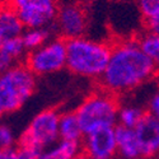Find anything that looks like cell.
<instances>
[{
	"mask_svg": "<svg viewBox=\"0 0 159 159\" xmlns=\"http://www.w3.org/2000/svg\"><path fill=\"white\" fill-rule=\"evenodd\" d=\"M120 110L118 97L99 87L84 98L75 110L82 125L84 135L88 132L107 126L117 125V116Z\"/></svg>",
	"mask_w": 159,
	"mask_h": 159,
	"instance_id": "3957f363",
	"label": "cell"
},
{
	"mask_svg": "<svg viewBox=\"0 0 159 159\" xmlns=\"http://www.w3.org/2000/svg\"><path fill=\"white\" fill-rule=\"evenodd\" d=\"M116 141L117 152L125 159H139L141 158L140 144L135 129H129L121 125H116Z\"/></svg>",
	"mask_w": 159,
	"mask_h": 159,
	"instance_id": "7c38bea8",
	"label": "cell"
},
{
	"mask_svg": "<svg viewBox=\"0 0 159 159\" xmlns=\"http://www.w3.org/2000/svg\"><path fill=\"white\" fill-rule=\"evenodd\" d=\"M0 159H18L17 149H0Z\"/></svg>",
	"mask_w": 159,
	"mask_h": 159,
	"instance_id": "cb8c5ba5",
	"label": "cell"
},
{
	"mask_svg": "<svg viewBox=\"0 0 159 159\" xmlns=\"http://www.w3.org/2000/svg\"><path fill=\"white\" fill-rule=\"evenodd\" d=\"M18 159H39V153L32 149L19 148L18 149Z\"/></svg>",
	"mask_w": 159,
	"mask_h": 159,
	"instance_id": "603a6c76",
	"label": "cell"
},
{
	"mask_svg": "<svg viewBox=\"0 0 159 159\" xmlns=\"http://www.w3.org/2000/svg\"><path fill=\"white\" fill-rule=\"evenodd\" d=\"M17 64H20V62H18L11 55H9L7 51L0 48V74L9 70L10 68H13V66Z\"/></svg>",
	"mask_w": 159,
	"mask_h": 159,
	"instance_id": "ffe728a7",
	"label": "cell"
},
{
	"mask_svg": "<svg viewBox=\"0 0 159 159\" xmlns=\"http://www.w3.org/2000/svg\"><path fill=\"white\" fill-rule=\"evenodd\" d=\"M147 108H143L139 104L127 103V104H120L117 116V125H121L129 129H135L139 122L147 115Z\"/></svg>",
	"mask_w": 159,
	"mask_h": 159,
	"instance_id": "9a60e30c",
	"label": "cell"
},
{
	"mask_svg": "<svg viewBox=\"0 0 159 159\" xmlns=\"http://www.w3.org/2000/svg\"><path fill=\"white\" fill-rule=\"evenodd\" d=\"M144 20H145V27H147L148 31L159 33V10L155 13L154 16L144 19Z\"/></svg>",
	"mask_w": 159,
	"mask_h": 159,
	"instance_id": "7402d4cb",
	"label": "cell"
},
{
	"mask_svg": "<svg viewBox=\"0 0 159 159\" xmlns=\"http://www.w3.org/2000/svg\"><path fill=\"white\" fill-rule=\"evenodd\" d=\"M16 136L7 125H0V149H14Z\"/></svg>",
	"mask_w": 159,
	"mask_h": 159,
	"instance_id": "d6986e66",
	"label": "cell"
},
{
	"mask_svg": "<svg viewBox=\"0 0 159 159\" xmlns=\"http://www.w3.org/2000/svg\"><path fill=\"white\" fill-rule=\"evenodd\" d=\"M2 43H3V39L0 38V47H2Z\"/></svg>",
	"mask_w": 159,
	"mask_h": 159,
	"instance_id": "4316f807",
	"label": "cell"
},
{
	"mask_svg": "<svg viewBox=\"0 0 159 159\" xmlns=\"http://www.w3.org/2000/svg\"><path fill=\"white\" fill-rule=\"evenodd\" d=\"M112 45L85 36L66 39V69L71 74L99 80L107 69Z\"/></svg>",
	"mask_w": 159,
	"mask_h": 159,
	"instance_id": "7a4b0ae2",
	"label": "cell"
},
{
	"mask_svg": "<svg viewBox=\"0 0 159 159\" xmlns=\"http://www.w3.org/2000/svg\"><path fill=\"white\" fill-rule=\"evenodd\" d=\"M143 159L159 155V120L147 113L135 127Z\"/></svg>",
	"mask_w": 159,
	"mask_h": 159,
	"instance_id": "30bf717a",
	"label": "cell"
},
{
	"mask_svg": "<svg viewBox=\"0 0 159 159\" xmlns=\"http://www.w3.org/2000/svg\"><path fill=\"white\" fill-rule=\"evenodd\" d=\"M37 75L24 62L0 74V106L4 113L18 111L34 93Z\"/></svg>",
	"mask_w": 159,
	"mask_h": 159,
	"instance_id": "277c9868",
	"label": "cell"
},
{
	"mask_svg": "<svg viewBox=\"0 0 159 159\" xmlns=\"http://www.w3.org/2000/svg\"><path fill=\"white\" fill-rule=\"evenodd\" d=\"M60 115L55 108H47L38 112L22 132L19 148L32 149L38 153L43 152L60 140L59 121Z\"/></svg>",
	"mask_w": 159,
	"mask_h": 159,
	"instance_id": "5b68a950",
	"label": "cell"
},
{
	"mask_svg": "<svg viewBox=\"0 0 159 159\" xmlns=\"http://www.w3.org/2000/svg\"><path fill=\"white\" fill-rule=\"evenodd\" d=\"M52 28H25L20 38L27 51L36 50L45 45L51 38Z\"/></svg>",
	"mask_w": 159,
	"mask_h": 159,
	"instance_id": "e0dca14e",
	"label": "cell"
},
{
	"mask_svg": "<svg viewBox=\"0 0 159 159\" xmlns=\"http://www.w3.org/2000/svg\"><path fill=\"white\" fill-rule=\"evenodd\" d=\"M147 112L159 120V89L155 90L147 104Z\"/></svg>",
	"mask_w": 159,
	"mask_h": 159,
	"instance_id": "44dd1931",
	"label": "cell"
},
{
	"mask_svg": "<svg viewBox=\"0 0 159 159\" xmlns=\"http://www.w3.org/2000/svg\"><path fill=\"white\" fill-rule=\"evenodd\" d=\"M88 27L85 8L79 3H65L59 5L54 28L65 39L82 37Z\"/></svg>",
	"mask_w": 159,
	"mask_h": 159,
	"instance_id": "ba28073f",
	"label": "cell"
},
{
	"mask_svg": "<svg viewBox=\"0 0 159 159\" xmlns=\"http://www.w3.org/2000/svg\"><path fill=\"white\" fill-rule=\"evenodd\" d=\"M115 127H101L85 134L82 141L83 153L89 159H113L118 154Z\"/></svg>",
	"mask_w": 159,
	"mask_h": 159,
	"instance_id": "9c48e42d",
	"label": "cell"
},
{
	"mask_svg": "<svg viewBox=\"0 0 159 159\" xmlns=\"http://www.w3.org/2000/svg\"><path fill=\"white\" fill-rule=\"evenodd\" d=\"M73 159H89V158H88V157H87V155H85V154L82 152L80 154H78V155H76V157H74Z\"/></svg>",
	"mask_w": 159,
	"mask_h": 159,
	"instance_id": "d4e9b609",
	"label": "cell"
},
{
	"mask_svg": "<svg viewBox=\"0 0 159 159\" xmlns=\"http://www.w3.org/2000/svg\"><path fill=\"white\" fill-rule=\"evenodd\" d=\"M4 115V112H3V108H2V106H0V117H2Z\"/></svg>",
	"mask_w": 159,
	"mask_h": 159,
	"instance_id": "484cf974",
	"label": "cell"
},
{
	"mask_svg": "<svg viewBox=\"0 0 159 159\" xmlns=\"http://www.w3.org/2000/svg\"><path fill=\"white\" fill-rule=\"evenodd\" d=\"M136 39L143 52L159 71V33L145 30Z\"/></svg>",
	"mask_w": 159,
	"mask_h": 159,
	"instance_id": "2e32d148",
	"label": "cell"
},
{
	"mask_svg": "<svg viewBox=\"0 0 159 159\" xmlns=\"http://www.w3.org/2000/svg\"><path fill=\"white\" fill-rule=\"evenodd\" d=\"M82 152V143L59 140L39 153V159H73Z\"/></svg>",
	"mask_w": 159,
	"mask_h": 159,
	"instance_id": "5bb4252c",
	"label": "cell"
},
{
	"mask_svg": "<svg viewBox=\"0 0 159 159\" xmlns=\"http://www.w3.org/2000/svg\"><path fill=\"white\" fill-rule=\"evenodd\" d=\"M136 7L143 18L147 19L159 10V0H136Z\"/></svg>",
	"mask_w": 159,
	"mask_h": 159,
	"instance_id": "ac0fdd59",
	"label": "cell"
},
{
	"mask_svg": "<svg viewBox=\"0 0 159 159\" xmlns=\"http://www.w3.org/2000/svg\"><path fill=\"white\" fill-rule=\"evenodd\" d=\"M25 28H54L57 0H9Z\"/></svg>",
	"mask_w": 159,
	"mask_h": 159,
	"instance_id": "52a82bcc",
	"label": "cell"
},
{
	"mask_svg": "<svg viewBox=\"0 0 159 159\" xmlns=\"http://www.w3.org/2000/svg\"><path fill=\"white\" fill-rule=\"evenodd\" d=\"M59 135L60 140L82 143L84 138V131L79 122V118L74 112H64L60 115L59 121Z\"/></svg>",
	"mask_w": 159,
	"mask_h": 159,
	"instance_id": "4fadbf2b",
	"label": "cell"
},
{
	"mask_svg": "<svg viewBox=\"0 0 159 159\" xmlns=\"http://www.w3.org/2000/svg\"><path fill=\"white\" fill-rule=\"evenodd\" d=\"M24 64L37 76L61 71L66 68V39L51 37L41 47L28 51Z\"/></svg>",
	"mask_w": 159,
	"mask_h": 159,
	"instance_id": "8992f818",
	"label": "cell"
},
{
	"mask_svg": "<svg viewBox=\"0 0 159 159\" xmlns=\"http://www.w3.org/2000/svg\"><path fill=\"white\" fill-rule=\"evenodd\" d=\"M25 27L16 8L9 0L0 3V38L5 41L9 38L20 37Z\"/></svg>",
	"mask_w": 159,
	"mask_h": 159,
	"instance_id": "8fae6325",
	"label": "cell"
},
{
	"mask_svg": "<svg viewBox=\"0 0 159 159\" xmlns=\"http://www.w3.org/2000/svg\"><path fill=\"white\" fill-rule=\"evenodd\" d=\"M139 159H143V158H139Z\"/></svg>",
	"mask_w": 159,
	"mask_h": 159,
	"instance_id": "83f0119b",
	"label": "cell"
},
{
	"mask_svg": "<svg viewBox=\"0 0 159 159\" xmlns=\"http://www.w3.org/2000/svg\"><path fill=\"white\" fill-rule=\"evenodd\" d=\"M158 73L136 38L122 39L112 45L110 62L98 83L102 89L118 97L145 85Z\"/></svg>",
	"mask_w": 159,
	"mask_h": 159,
	"instance_id": "6da1fadb",
	"label": "cell"
}]
</instances>
